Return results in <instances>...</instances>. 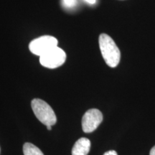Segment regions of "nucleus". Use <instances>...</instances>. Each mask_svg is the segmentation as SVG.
I'll use <instances>...</instances> for the list:
<instances>
[{
    "instance_id": "1",
    "label": "nucleus",
    "mask_w": 155,
    "mask_h": 155,
    "mask_svg": "<svg viewBox=\"0 0 155 155\" xmlns=\"http://www.w3.org/2000/svg\"><path fill=\"white\" fill-rule=\"evenodd\" d=\"M98 42L101 52L106 63L109 67L116 68L120 62L121 53L115 42L111 37L104 33L100 35Z\"/></svg>"
},
{
    "instance_id": "2",
    "label": "nucleus",
    "mask_w": 155,
    "mask_h": 155,
    "mask_svg": "<svg viewBox=\"0 0 155 155\" xmlns=\"http://www.w3.org/2000/svg\"><path fill=\"white\" fill-rule=\"evenodd\" d=\"M32 111L39 121L45 126H53L57 122L55 112L49 104L43 100L35 98L31 102Z\"/></svg>"
},
{
    "instance_id": "3",
    "label": "nucleus",
    "mask_w": 155,
    "mask_h": 155,
    "mask_svg": "<svg viewBox=\"0 0 155 155\" xmlns=\"http://www.w3.org/2000/svg\"><path fill=\"white\" fill-rule=\"evenodd\" d=\"M58 41L55 38L50 35H44L30 42L29 49L35 55L42 56L54 48L58 47Z\"/></svg>"
},
{
    "instance_id": "4",
    "label": "nucleus",
    "mask_w": 155,
    "mask_h": 155,
    "mask_svg": "<svg viewBox=\"0 0 155 155\" xmlns=\"http://www.w3.org/2000/svg\"><path fill=\"white\" fill-rule=\"evenodd\" d=\"M66 53L61 48L56 47L40 57V63L43 67L50 69L61 66L66 60Z\"/></svg>"
},
{
    "instance_id": "5",
    "label": "nucleus",
    "mask_w": 155,
    "mask_h": 155,
    "mask_svg": "<svg viewBox=\"0 0 155 155\" xmlns=\"http://www.w3.org/2000/svg\"><path fill=\"white\" fill-rule=\"evenodd\" d=\"M103 121V114L98 109L91 108L83 116L82 129L85 133H91L98 127Z\"/></svg>"
},
{
    "instance_id": "6",
    "label": "nucleus",
    "mask_w": 155,
    "mask_h": 155,
    "mask_svg": "<svg viewBox=\"0 0 155 155\" xmlns=\"http://www.w3.org/2000/svg\"><path fill=\"white\" fill-rule=\"evenodd\" d=\"M91 149V141L82 137L75 143L72 149V155H88Z\"/></svg>"
},
{
    "instance_id": "7",
    "label": "nucleus",
    "mask_w": 155,
    "mask_h": 155,
    "mask_svg": "<svg viewBox=\"0 0 155 155\" xmlns=\"http://www.w3.org/2000/svg\"><path fill=\"white\" fill-rule=\"evenodd\" d=\"M23 153L24 155H44L38 147L29 142L23 145Z\"/></svg>"
},
{
    "instance_id": "8",
    "label": "nucleus",
    "mask_w": 155,
    "mask_h": 155,
    "mask_svg": "<svg viewBox=\"0 0 155 155\" xmlns=\"http://www.w3.org/2000/svg\"><path fill=\"white\" fill-rule=\"evenodd\" d=\"M77 5V0H62V5L66 9H71Z\"/></svg>"
},
{
    "instance_id": "9",
    "label": "nucleus",
    "mask_w": 155,
    "mask_h": 155,
    "mask_svg": "<svg viewBox=\"0 0 155 155\" xmlns=\"http://www.w3.org/2000/svg\"><path fill=\"white\" fill-rule=\"evenodd\" d=\"M104 155H118V154L116 151L110 150V151H108V152H106Z\"/></svg>"
},
{
    "instance_id": "10",
    "label": "nucleus",
    "mask_w": 155,
    "mask_h": 155,
    "mask_svg": "<svg viewBox=\"0 0 155 155\" xmlns=\"http://www.w3.org/2000/svg\"><path fill=\"white\" fill-rule=\"evenodd\" d=\"M84 1L89 4H91V5H94V4L96 2V0H84Z\"/></svg>"
},
{
    "instance_id": "11",
    "label": "nucleus",
    "mask_w": 155,
    "mask_h": 155,
    "mask_svg": "<svg viewBox=\"0 0 155 155\" xmlns=\"http://www.w3.org/2000/svg\"><path fill=\"white\" fill-rule=\"evenodd\" d=\"M150 155H155V146L153 147L152 150H151Z\"/></svg>"
},
{
    "instance_id": "12",
    "label": "nucleus",
    "mask_w": 155,
    "mask_h": 155,
    "mask_svg": "<svg viewBox=\"0 0 155 155\" xmlns=\"http://www.w3.org/2000/svg\"><path fill=\"white\" fill-rule=\"evenodd\" d=\"M46 127H47L48 130H51L52 129V126H46Z\"/></svg>"
}]
</instances>
